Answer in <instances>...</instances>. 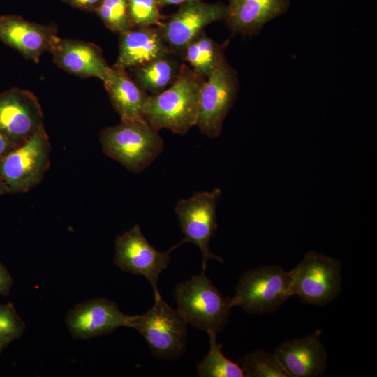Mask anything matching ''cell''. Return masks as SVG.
<instances>
[{"label":"cell","instance_id":"obj_2","mask_svg":"<svg viewBox=\"0 0 377 377\" xmlns=\"http://www.w3.org/2000/svg\"><path fill=\"white\" fill-rule=\"evenodd\" d=\"M100 141L105 156L133 172H140L149 166L163 149L158 131L145 118L121 119L118 125L101 131Z\"/></svg>","mask_w":377,"mask_h":377},{"label":"cell","instance_id":"obj_4","mask_svg":"<svg viewBox=\"0 0 377 377\" xmlns=\"http://www.w3.org/2000/svg\"><path fill=\"white\" fill-rule=\"evenodd\" d=\"M290 297V271L267 265L249 269L241 276L230 303L247 313L263 314L275 311Z\"/></svg>","mask_w":377,"mask_h":377},{"label":"cell","instance_id":"obj_32","mask_svg":"<svg viewBox=\"0 0 377 377\" xmlns=\"http://www.w3.org/2000/svg\"><path fill=\"white\" fill-rule=\"evenodd\" d=\"M4 345L1 343H0V349Z\"/></svg>","mask_w":377,"mask_h":377},{"label":"cell","instance_id":"obj_29","mask_svg":"<svg viewBox=\"0 0 377 377\" xmlns=\"http://www.w3.org/2000/svg\"><path fill=\"white\" fill-rule=\"evenodd\" d=\"M11 284V278L5 267L0 263V293H6Z\"/></svg>","mask_w":377,"mask_h":377},{"label":"cell","instance_id":"obj_28","mask_svg":"<svg viewBox=\"0 0 377 377\" xmlns=\"http://www.w3.org/2000/svg\"><path fill=\"white\" fill-rule=\"evenodd\" d=\"M17 146L0 131V162Z\"/></svg>","mask_w":377,"mask_h":377},{"label":"cell","instance_id":"obj_24","mask_svg":"<svg viewBox=\"0 0 377 377\" xmlns=\"http://www.w3.org/2000/svg\"><path fill=\"white\" fill-rule=\"evenodd\" d=\"M95 13L111 31L121 34L132 27L128 14V0H101Z\"/></svg>","mask_w":377,"mask_h":377},{"label":"cell","instance_id":"obj_17","mask_svg":"<svg viewBox=\"0 0 377 377\" xmlns=\"http://www.w3.org/2000/svg\"><path fill=\"white\" fill-rule=\"evenodd\" d=\"M224 18L233 34L243 36L258 34L272 20L285 13L290 0H228Z\"/></svg>","mask_w":377,"mask_h":377},{"label":"cell","instance_id":"obj_19","mask_svg":"<svg viewBox=\"0 0 377 377\" xmlns=\"http://www.w3.org/2000/svg\"><path fill=\"white\" fill-rule=\"evenodd\" d=\"M105 88L121 119H141L145 101L149 96L131 78L126 70L112 66Z\"/></svg>","mask_w":377,"mask_h":377},{"label":"cell","instance_id":"obj_30","mask_svg":"<svg viewBox=\"0 0 377 377\" xmlns=\"http://www.w3.org/2000/svg\"><path fill=\"white\" fill-rule=\"evenodd\" d=\"M159 5L161 6H170V5H182L185 3L193 1L199 0H157Z\"/></svg>","mask_w":377,"mask_h":377},{"label":"cell","instance_id":"obj_25","mask_svg":"<svg viewBox=\"0 0 377 377\" xmlns=\"http://www.w3.org/2000/svg\"><path fill=\"white\" fill-rule=\"evenodd\" d=\"M157 0H128V14L132 27H158L164 20Z\"/></svg>","mask_w":377,"mask_h":377},{"label":"cell","instance_id":"obj_9","mask_svg":"<svg viewBox=\"0 0 377 377\" xmlns=\"http://www.w3.org/2000/svg\"><path fill=\"white\" fill-rule=\"evenodd\" d=\"M221 194L219 188L196 192L187 199L179 200L175 207L184 238L169 251L171 252L186 242L195 244L202 254V270H206L209 260L223 262V258L214 254L209 248V240L218 227L216 210Z\"/></svg>","mask_w":377,"mask_h":377},{"label":"cell","instance_id":"obj_27","mask_svg":"<svg viewBox=\"0 0 377 377\" xmlns=\"http://www.w3.org/2000/svg\"><path fill=\"white\" fill-rule=\"evenodd\" d=\"M66 3L79 10L95 13L101 0H63Z\"/></svg>","mask_w":377,"mask_h":377},{"label":"cell","instance_id":"obj_5","mask_svg":"<svg viewBox=\"0 0 377 377\" xmlns=\"http://www.w3.org/2000/svg\"><path fill=\"white\" fill-rule=\"evenodd\" d=\"M187 325L177 310L159 295L146 313L133 316L130 327L142 335L155 357L172 360L186 349Z\"/></svg>","mask_w":377,"mask_h":377},{"label":"cell","instance_id":"obj_31","mask_svg":"<svg viewBox=\"0 0 377 377\" xmlns=\"http://www.w3.org/2000/svg\"><path fill=\"white\" fill-rule=\"evenodd\" d=\"M10 193L8 186L0 180V195H3Z\"/></svg>","mask_w":377,"mask_h":377},{"label":"cell","instance_id":"obj_6","mask_svg":"<svg viewBox=\"0 0 377 377\" xmlns=\"http://www.w3.org/2000/svg\"><path fill=\"white\" fill-rule=\"evenodd\" d=\"M290 292L303 303L325 306L341 290V263L312 251L290 271Z\"/></svg>","mask_w":377,"mask_h":377},{"label":"cell","instance_id":"obj_23","mask_svg":"<svg viewBox=\"0 0 377 377\" xmlns=\"http://www.w3.org/2000/svg\"><path fill=\"white\" fill-rule=\"evenodd\" d=\"M245 377H289L274 353L256 350L242 360Z\"/></svg>","mask_w":377,"mask_h":377},{"label":"cell","instance_id":"obj_13","mask_svg":"<svg viewBox=\"0 0 377 377\" xmlns=\"http://www.w3.org/2000/svg\"><path fill=\"white\" fill-rule=\"evenodd\" d=\"M133 316L122 313L118 306L106 298H96L75 306L66 317L72 336L89 339L108 334L120 327H131Z\"/></svg>","mask_w":377,"mask_h":377},{"label":"cell","instance_id":"obj_15","mask_svg":"<svg viewBox=\"0 0 377 377\" xmlns=\"http://www.w3.org/2000/svg\"><path fill=\"white\" fill-rule=\"evenodd\" d=\"M322 330L278 346L274 353L289 377H319L327 367V354L320 340Z\"/></svg>","mask_w":377,"mask_h":377},{"label":"cell","instance_id":"obj_16","mask_svg":"<svg viewBox=\"0 0 377 377\" xmlns=\"http://www.w3.org/2000/svg\"><path fill=\"white\" fill-rule=\"evenodd\" d=\"M50 53L59 68L80 77H96L104 82L111 68L101 48L91 43L59 38Z\"/></svg>","mask_w":377,"mask_h":377},{"label":"cell","instance_id":"obj_26","mask_svg":"<svg viewBox=\"0 0 377 377\" xmlns=\"http://www.w3.org/2000/svg\"><path fill=\"white\" fill-rule=\"evenodd\" d=\"M24 330V324L17 316L13 306H0V343L3 345L19 337Z\"/></svg>","mask_w":377,"mask_h":377},{"label":"cell","instance_id":"obj_8","mask_svg":"<svg viewBox=\"0 0 377 377\" xmlns=\"http://www.w3.org/2000/svg\"><path fill=\"white\" fill-rule=\"evenodd\" d=\"M239 89L237 72L226 58L205 80L200 89L196 125L202 134L210 138L220 135Z\"/></svg>","mask_w":377,"mask_h":377},{"label":"cell","instance_id":"obj_12","mask_svg":"<svg viewBox=\"0 0 377 377\" xmlns=\"http://www.w3.org/2000/svg\"><path fill=\"white\" fill-rule=\"evenodd\" d=\"M43 126V113L37 98L15 89L0 95V131L20 145Z\"/></svg>","mask_w":377,"mask_h":377},{"label":"cell","instance_id":"obj_10","mask_svg":"<svg viewBox=\"0 0 377 377\" xmlns=\"http://www.w3.org/2000/svg\"><path fill=\"white\" fill-rule=\"evenodd\" d=\"M170 251H159L154 248L135 224L130 230L117 236L115 240L114 263L124 272L142 275L152 286L154 297L160 295L157 282L160 274L170 260Z\"/></svg>","mask_w":377,"mask_h":377},{"label":"cell","instance_id":"obj_20","mask_svg":"<svg viewBox=\"0 0 377 377\" xmlns=\"http://www.w3.org/2000/svg\"><path fill=\"white\" fill-rule=\"evenodd\" d=\"M170 54L134 68V81L148 95L158 94L171 86L178 77L182 63Z\"/></svg>","mask_w":377,"mask_h":377},{"label":"cell","instance_id":"obj_22","mask_svg":"<svg viewBox=\"0 0 377 377\" xmlns=\"http://www.w3.org/2000/svg\"><path fill=\"white\" fill-rule=\"evenodd\" d=\"M209 350L199 362L197 371L200 377H245L240 365L227 358L216 341V332H207Z\"/></svg>","mask_w":377,"mask_h":377},{"label":"cell","instance_id":"obj_1","mask_svg":"<svg viewBox=\"0 0 377 377\" xmlns=\"http://www.w3.org/2000/svg\"><path fill=\"white\" fill-rule=\"evenodd\" d=\"M206 78L182 63L175 82L163 91L149 95L143 117L154 129L167 128L177 134L186 133L196 125L200 93Z\"/></svg>","mask_w":377,"mask_h":377},{"label":"cell","instance_id":"obj_3","mask_svg":"<svg viewBox=\"0 0 377 377\" xmlns=\"http://www.w3.org/2000/svg\"><path fill=\"white\" fill-rule=\"evenodd\" d=\"M174 297L177 311L193 327L217 333L226 325L232 308L230 297L222 295L205 270L177 284Z\"/></svg>","mask_w":377,"mask_h":377},{"label":"cell","instance_id":"obj_14","mask_svg":"<svg viewBox=\"0 0 377 377\" xmlns=\"http://www.w3.org/2000/svg\"><path fill=\"white\" fill-rule=\"evenodd\" d=\"M59 38L53 24L29 22L15 15L0 17V40L35 63L50 52Z\"/></svg>","mask_w":377,"mask_h":377},{"label":"cell","instance_id":"obj_18","mask_svg":"<svg viewBox=\"0 0 377 377\" xmlns=\"http://www.w3.org/2000/svg\"><path fill=\"white\" fill-rule=\"evenodd\" d=\"M119 35V54L114 66L125 70L134 68L174 54L155 27H133Z\"/></svg>","mask_w":377,"mask_h":377},{"label":"cell","instance_id":"obj_7","mask_svg":"<svg viewBox=\"0 0 377 377\" xmlns=\"http://www.w3.org/2000/svg\"><path fill=\"white\" fill-rule=\"evenodd\" d=\"M50 145L43 127L0 162V180L10 193H24L38 185L50 167Z\"/></svg>","mask_w":377,"mask_h":377},{"label":"cell","instance_id":"obj_21","mask_svg":"<svg viewBox=\"0 0 377 377\" xmlns=\"http://www.w3.org/2000/svg\"><path fill=\"white\" fill-rule=\"evenodd\" d=\"M228 43H219L202 31L184 47L179 58L196 73L207 78L226 59L224 52Z\"/></svg>","mask_w":377,"mask_h":377},{"label":"cell","instance_id":"obj_11","mask_svg":"<svg viewBox=\"0 0 377 377\" xmlns=\"http://www.w3.org/2000/svg\"><path fill=\"white\" fill-rule=\"evenodd\" d=\"M226 14V5L222 2L189 1L181 5L176 13L156 28L168 47L179 57L184 47L205 27L224 20Z\"/></svg>","mask_w":377,"mask_h":377}]
</instances>
